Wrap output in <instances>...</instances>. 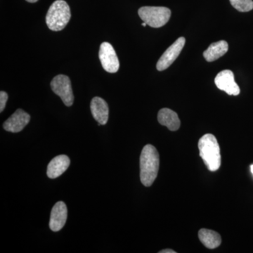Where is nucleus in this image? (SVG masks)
<instances>
[{
    "mask_svg": "<svg viewBox=\"0 0 253 253\" xmlns=\"http://www.w3.org/2000/svg\"><path fill=\"white\" fill-rule=\"evenodd\" d=\"M160 158L157 149L153 145L143 148L140 156V179L143 185L151 186L157 177Z\"/></svg>",
    "mask_w": 253,
    "mask_h": 253,
    "instance_id": "nucleus-1",
    "label": "nucleus"
},
{
    "mask_svg": "<svg viewBox=\"0 0 253 253\" xmlns=\"http://www.w3.org/2000/svg\"><path fill=\"white\" fill-rule=\"evenodd\" d=\"M200 156L211 172H215L221 166L220 149L215 136L211 134L203 136L199 141Z\"/></svg>",
    "mask_w": 253,
    "mask_h": 253,
    "instance_id": "nucleus-2",
    "label": "nucleus"
},
{
    "mask_svg": "<svg viewBox=\"0 0 253 253\" xmlns=\"http://www.w3.org/2000/svg\"><path fill=\"white\" fill-rule=\"evenodd\" d=\"M71 18V9L64 0H56L50 6L46 16V23L51 31H61Z\"/></svg>",
    "mask_w": 253,
    "mask_h": 253,
    "instance_id": "nucleus-3",
    "label": "nucleus"
},
{
    "mask_svg": "<svg viewBox=\"0 0 253 253\" xmlns=\"http://www.w3.org/2000/svg\"><path fill=\"white\" fill-rule=\"evenodd\" d=\"M141 19L152 28H161L169 21L170 9L164 6H143L138 11Z\"/></svg>",
    "mask_w": 253,
    "mask_h": 253,
    "instance_id": "nucleus-4",
    "label": "nucleus"
},
{
    "mask_svg": "<svg viewBox=\"0 0 253 253\" xmlns=\"http://www.w3.org/2000/svg\"><path fill=\"white\" fill-rule=\"evenodd\" d=\"M51 87L54 93L61 98L66 106H71L74 101L71 80L64 75L56 76L51 82Z\"/></svg>",
    "mask_w": 253,
    "mask_h": 253,
    "instance_id": "nucleus-5",
    "label": "nucleus"
},
{
    "mask_svg": "<svg viewBox=\"0 0 253 253\" xmlns=\"http://www.w3.org/2000/svg\"><path fill=\"white\" fill-rule=\"evenodd\" d=\"M99 56L102 67L110 73L118 72L120 62L114 48L109 42H103L100 46Z\"/></svg>",
    "mask_w": 253,
    "mask_h": 253,
    "instance_id": "nucleus-6",
    "label": "nucleus"
},
{
    "mask_svg": "<svg viewBox=\"0 0 253 253\" xmlns=\"http://www.w3.org/2000/svg\"><path fill=\"white\" fill-rule=\"evenodd\" d=\"M185 38L181 37L165 51L164 54L158 60L156 65V68L158 71H165L174 63L182 51L183 48L185 45Z\"/></svg>",
    "mask_w": 253,
    "mask_h": 253,
    "instance_id": "nucleus-7",
    "label": "nucleus"
},
{
    "mask_svg": "<svg viewBox=\"0 0 253 253\" xmlns=\"http://www.w3.org/2000/svg\"><path fill=\"white\" fill-rule=\"evenodd\" d=\"M214 83L218 89L225 91L226 94L237 96L241 89L235 82L234 74L230 70H224L218 73L214 79Z\"/></svg>",
    "mask_w": 253,
    "mask_h": 253,
    "instance_id": "nucleus-8",
    "label": "nucleus"
},
{
    "mask_svg": "<svg viewBox=\"0 0 253 253\" xmlns=\"http://www.w3.org/2000/svg\"><path fill=\"white\" fill-rule=\"evenodd\" d=\"M31 121V116L22 109H18L3 124L5 130L12 133L20 132Z\"/></svg>",
    "mask_w": 253,
    "mask_h": 253,
    "instance_id": "nucleus-9",
    "label": "nucleus"
},
{
    "mask_svg": "<svg viewBox=\"0 0 253 253\" xmlns=\"http://www.w3.org/2000/svg\"><path fill=\"white\" fill-rule=\"evenodd\" d=\"M68 210L63 201L56 203L51 210L49 219V228L54 232L59 231L66 224L67 220Z\"/></svg>",
    "mask_w": 253,
    "mask_h": 253,
    "instance_id": "nucleus-10",
    "label": "nucleus"
},
{
    "mask_svg": "<svg viewBox=\"0 0 253 253\" xmlns=\"http://www.w3.org/2000/svg\"><path fill=\"white\" fill-rule=\"evenodd\" d=\"M90 109L91 114L99 125L104 126L108 122L109 116V109L107 103L101 98H93L91 101Z\"/></svg>",
    "mask_w": 253,
    "mask_h": 253,
    "instance_id": "nucleus-11",
    "label": "nucleus"
},
{
    "mask_svg": "<svg viewBox=\"0 0 253 253\" xmlns=\"http://www.w3.org/2000/svg\"><path fill=\"white\" fill-rule=\"evenodd\" d=\"M71 164L70 158L66 155H60L53 158L47 166L48 177L50 179H56L63 174Z\"/></svg>",
    "mask_w": 253,
    "mask_h": 253,
    "instance_id": "nucleus-12",
    "label": "nucleus"
},
{
    "mask_svg": "<svg viewBox=\"0 0 253 253\" xmlns=\"http://www.w3.org/2000/svg\"><path fill=\"white\" fill-rule=\"evenodd\" d=\"M158 121L160 124L167 126L170 131H176L180 127V120L172 110L163 109L158 114Z\"/></svg>",
    "mask_w": 253,
    "mask_h": 253,
    "instance_id": "nucleus-13",
    "label": "nucleus"
},
{
    "mask_svg": "<svg viewBox=\"0 0 253 253\" xmlns=\"http://www.w3.org/2000/svg\"><path fill=\"white\" fill-rule=\"evenodd\" d=\"M229 44L224 41H218L212 43L204 52L205 59L208 62H212L219 59L227 52Z\"/></svg>",
    "mask_w": 253,
    "mask_h": 253,
    "instance_id": "nucleus-14",
    "label": "nucleus"
},
{
    "mask_svg": "<svg viewBox=\"0 0 253 253\" xmlns=\"http://www.w3.org/2000/svg\"><path fill=\"white\" fill-rule=\"evenodd\" d=\"M199 237L201 242L209 249L219 247L221 243L220 235L216 231L210 229H201L199 232Z\"/></svg>",
    "mask_w": 253,
    "mask_h": 253,
    "instance_id": "nucleus-15",
    "label": "nucleus"
},
{
    "mask_svg": "<svg viewBox=\"0 0 253 253\" xmlns=\"http://www.w3.org/2000/svg\"><path fill=\"white\" fill-rule=\"evenodd\" d=\"M230 3L240 12H248L253 9V0H230Z\"/></svg>",
    "mask_w": 253,
    "mask_h": 253,
    "instance_id": "nucleus-16",
    "label": "nucleus"
},
{
    "mask_svg": "<svg viewBox=\"0 0 253 253\" xmlns=\"http://www.w3.org/2000/svg\"><path fill=\"white\" fill-rule=\"evenodd\" d=\"M8 98V94L5 91H1L0 92V112L4 111Z\"/></svg>",
    "mask_w": 253,
    "mask_h": 253,
    "instance_id": "nucleus-17",
    "label": "nucleus"
},
{
    "mask_svg": "<svg viewBox=\"0 0 253 253\" xmlns=\"http://www.w3.org/2000/svg\"><path fill=\"white\" fill-rule=\"evenodd\" d=\"M159 253H176L175 251H173L171 249H166L163 250V251H160Z\"/></svg>",
    "mask_w": 253,
    "mask_h": 253,
    "instance_id": "nucleus-18",
    "label": "nucleus"
},
{
    "mask_svg": "<svg viewBox=\"0 0 253 253\" xmlns=\"http://www.w3.org/2000/svg\"><path fill=\"white\" fill-rule=\"evenodd\" d=\"M26 1H27L28 2L30 3H35L37 2V1H38V0H26Z\"/></svg>",
    "mask_w": 253,
    "mask_h": 253,
    "instance_id": "nucleus-19",
    "label": "nucleus"
},
{
    "mask_svg": "<svg viewBox=\"0 0 253 253\" xmlns=\"http://www.w3.org/2000/svg\"><path fill=\"white\" fill-rule=\"evenodd\" d=\"M251 172H252V174H253V165H252V166H251Z\"/></svg>",
    "mask_w": 253,
    "mask_h": 253,
    "instance_id": "nucleus-20",
    "label": "nucleus"
},
{
    "mask_svg": "<svg viewBox=\"0 0 253 253\" xmlns=\"http://www.w3.org/2000/svg\"><path fill=\"white\" fill-rule=\"evenodd\" d=\"M146 26H147V24L146 23L144 22L142 23V26H144V27H146Z\"/></svg>",
    "mask_w": 253,
    "mask_h": 253,
    "instance_id": "nucleus-21",
    "label": "nucleus"
}]
</instances>
